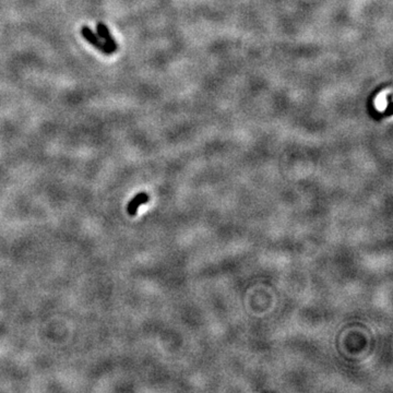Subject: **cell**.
Masks as SVG:
<instances>
[{
  "label": "cell",
  "instance_id": "7a4b0ae2",
  "mask_svg": "<svg viewBox=\"0 0 393 393\" xmlns=\"http://www.w3.org/2000/svg\"><path fill=\"white\" fill-rule=\"evenodd\" d=\"M97 34L102 38V40L106 43V44L111 47L112 50L114 52H116L118 50V44L115 38L113 37L111 31L108 30V27L106 25H104L102 22H98L97 25Z\"/></svg>",
  "mask_w": 393,
  "mask_h": 393
},
{
  "label": "cell",
  "instance_id": "6da1fadb",
  "mask_svg": "<svg viewBox=\"0 0 393 393\" xmlns=\"http://www.w3.org/2000/svg\"><path fill=\"white\" fill-rule=\"evenodd\" d=\"M81 35L83 36L84 40L90 43L94 49H97L99 50L102 54L106 56H111L114 54V51L112 50L111 47H109L106 43H105L102 38H100L97 33H95L92 28L89 27L88 25H83L81 27Z\"/></svg>",
  "mask_w": 393,
  "mask_h": 393
},
{
  "label": "cell",
  "instance_id": "277c9868",
  "mask_svg": "<svg viewBox=\"0 0 393 393\" xmlns=\"http://www.w3.org/2000/svg\"><path fill=\"white\" fill-rule=\"evenodd\" d=\"M387 97L385 95V97H383V95H380L379 98H378V99H377V107L379 108V109H383V108H386L387 107Z\"/></svg>",
  "mask_w": 393,
  "mask_h": 393
},
{
  "label": "cell",
  "instance_id": "3957f363",
  "mask_svg": "<svg viewBox=\"0 0 393 393\" xmlns=\"http://www.w3.org/2000/svg\"><path fill=\"white\" fill-rule=\"evenodd\" d=\"M148 200H150V196H148L147 193H140L138 194L135 198H133L130 202L128 203V207H127V211L129 215H136L139 208L141 207V205L146 204L148 202Z\"/></svg>",
  "mask_w": 393,
  "mask_h": 393
}]
</instances>
